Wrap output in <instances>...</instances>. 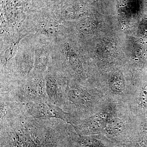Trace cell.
Masks as SVG:
<instances>
[{"label":"cell","instance_id":"1","mask_svg":"<svg viewBox=\"0 0 147 147\" xmlns=\"http://www.w3.org/2000/svg\"><path fill=\"white\" fill-rule=\"evenodd\" d=\"M67 122L24 115L1 120V147H69Z\"/></svg>","mask_w":147,"mask_h":147},{"label":"cell","instance_id":"2","mask_svg":"<svg viewBox=\"0 0 147 147\" xmlns=\"http://www.w3.org/2000/svg\"><path fill=\"white\" fill-rule=\"evenodd\" d=\"M24 21L27 34H31L52 40L66 35L65 22L51 9L32 11L27 14Z\"/></svg>","mask_w":147,"mask_h":147},{"label":"cell","instance_id":"3","mask_svg":"<svg viewBox=\"0 0 147 147\" xmlns=\"http://www.w3.org/2000/svg\"><path fill=\"white\" fill-rule=\"evenodd\" d=\"M13 100L20 114L29 117L38 119H59L68 123L70 121L68 114L61 108L54 105L49 100L22 102Z\"/></svg>","mask_w":147,"mask_h":147},{"label":"cell","instance_id":"4","mask_svg":"<svg viewBox=\"0 0 147 147\" xmlns=\"http://www.w3.org/2000/svg\"><path fill=\"white\" fill-rule=\"evenodd\" d=\"M44 76L48 99L61 109L64 93L68 79L53 66L45 71Z\"/></svg>","mask_w":147,"mask_h":147},{"label":"cell","instance_id":"5","mask_svg":"<svg viewBox=\"0 0 147 147\" xmlns=\"http://www.w3.org/2000/svg\"><path fill=\"white\" fill-rule=\"evenodd\" d=\"M65 0H32L33 11L42 9L54 10Z\"/></svg>","mask_w":147,"mask_h":147},{"label":"cell","instance_id":"6","mask_svg":"<svg viewBox=\"0 0 147 147\" xmlns=\"http://www.w3.org/2000/svg\"><path fill=\"white\" fill-rule=\"evenodd\" d=\"M139 100L142 105L147 106V89L145 88L140 93Z\"/></svg>","mask_w":147,"mask_h":147},{"label":"cell","instance_id":"7","mask_svg":"<svg viewBox=\"0 0 147 147\" xmlns=\"http://www.w3.org/2000/svg\"><path fill=\"white\" fill-rule=\"evenodd\" d=\"M5 1V0H1V2L3 1Z\"/></svg>","mask_w":147,"mask_h":147}]
</instances>
